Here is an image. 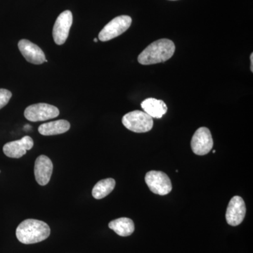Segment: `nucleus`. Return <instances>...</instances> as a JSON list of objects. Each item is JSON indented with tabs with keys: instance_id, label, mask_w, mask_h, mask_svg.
<instances>
[{
	"instance_id": "18",
	"label": "nucleus",
	"mask_w": 253,
	"mask_h": 253,
	"mask_svg": "<svg viewBox=\"0 0 253 253\" xmlns=\"http://www.w3.org/2000/svg\"><path fill=\"white\" fill-rule=\"evenodd\" d=\"M253 54H251V71H253Z\"/></svg>"
},
{
	"instance_id": "20",
	"label": "nucleus",
	"mask_w": 253,
	"mask_h": 253,
	"mask_svg": "<svg viewBox=\"0 0 253 253\" xmlns=\"http://www.w3.org/2000/svg\"><path fill=\"white\" fill-rule=\"evenodd\" d=\"M0 172H1V170H0Z\"/></svg>"
},
{
	"instance_id": "17",
	"label": "nucleus",
	"mask_w": 253,
	"mask_h": 253,
	"mask_svg": "<svg viewBox=\"0 0 253 253\" xmlns=\"http://www.w3.org/2000/svg\"><path fill=\"white\" fill-rule=\"evenodd\" d=\"M12 96L11 91L6 89H0V109L4 108L9 103Z\"/></svg>"
},
{
	"instance_id": "16",
	"label": "nucleus",
	"mask_w": 253,
	"mask_h": 253,
	"mask_svg": "<svg viewBox=\"0 0 253 253\" xmlns=\"http://www.w3.org/2000/svg\"><path fill=\"white\" fill-rule=\"evenodd\" d=\"M116 186V181L112 178L102 179L96 183L92 189V196L95 199H102L111 194Z\"/></svg>"
},
{
	"instance_id": "14",
	"label": "nucleus",
	"mask_w": 253,
	"mask_h": 253,
	"mask_svg": "<svg viewBox=\"0 0 253 253\" xmlns=\"http://www.w3.org/2000/svg\"><path fill=\"white\" fill-rule=\"evenodd\" d=\"M71 124L66 120H59L44 123L38 128L40 134L43 136L57 135L69 130Z\"/></svg>"
},
{
	"instance_id": "2",
	"label": "nucleus",
	"mask_w": 253,
	"mask_h": 253,
	"mask_svg": "<svg viewBox=\"0 0 253 253\" xmlns=\"http://www.w3.org/2000/svg\"><path fill=\"white\" fill-rule=\"evenodd\" d=\"M175 51V44L169 39H161L149 44L138 56L142 65H152L165 62L172 58Z\"/></svg>"
},
{
	"instance_id": "12",
	"label": "nucleus",
	"mask_w": 253,
	"mask_h": 253,
	"mask_svg": "<svg viewBox=\"0 0 253 253\" xmlns=\"http://www.w3.org/2000/svg\"><path fill=\"white\" fill-rule=\"evenodd\" d=\"M53 172V163L47 156L41 155L35 163L34 173L37 182L45 186L49 182Z\"/></svg>"
},
{
	"instance_id": "6",
	"label": "nucleus",
	"mask_w": 253,
	"mask_h": 253,
	"mask_svg": "<svg viewBox=\"0 0 253 253\" xmlns=\"http://www.w3.org/2000/svg\"><path fill=\"white\" fill-rule=\"evenodd\" d=\"M59 116V110L56 106L40 103L28 106L24 111V116L31 122H39L52 119Z\"/></svg>"
},
{
	"instance_id": "19",
	"label": "nucleus",
	"mask_w": 253,
	"mask_h": 253,
	"mask_svg": "<svg viewBox=\"0 0 253 253\" xmlns=\"http://www.w3.org/2000/svg\"><path fill=\"white\" fill-rule=\"evenodd\" d=\"M94 42H98L97 38H94Z\"/></svg>"
},
{
	"instance_id": "15",
	"label": "nucleus",
	"mask_w": 253,
	"mask_h": 253,
	"mask_svg": "<svg viewBox=\"0 0 253 253\" xmlns=\"http://www.w3.org/2000/svg\"><path fill=\"white\" fill-rule=\"evenodd\" d=\"M109 227L118 235L123 237L130 236L134 231V222L131 219L126 217H121L111 221L109 224Z\"/></svg>"
},
{
	"instance_id": "1",
	"label": "nucleus",
	"mask_w": 253,
	"mask_h": 253,
	"mask_svg": "<svg viewBox=\"0 0 253 253\" xmlns=\"http://www.w3.org/2000/svg\"><path fill=\"white\" fill-rule=\"evenodd\" d=\"M51 229L44 221L28 219L23 221L16 229V235L23 244H34L49 237Z\"/></svg>"
},
{
	"instance_id": "3",
	"label": "nucleus",
	"mask_w": 253,
	"mask_h": 253,
	"mask_svg": "<svg viewBox=\"0 0 253 253\" xmlns=\"http://www.w3.org/2000/svg\"><path fill=\"white\" fill-rule=\"evenodd\" d=\"M122 123L129 130L136 133L147 132L154 126L153 118L144 111H134L123 116Z\"/></svg>"
},
{
	"instance_id": "13",
	"label": "nucleus",
	"mask_w": 253,
	"mask_h": 253,
	"mask_svg": "<svg viewBox=\"0 0 253 253\" xmlns=\"http://www.w3.org/2000/svg\"><path fill=\"white\" fill-rule=\"evenodd\" d=\"M141 105L144 112L147 113L152 118L159 119L162 118L168 111L167 105L163 100L149 98L145 99Z\"/></svg>"
},
{
	"instance_id": "9",
	"label": "nucleus",
	"mask_w": 253,
	"mask_h": 253,
	"mask_svg": "<svg viewBox=\"0 0 253 253\" xmlns=\"http://www.w3.org/2000/svg\"><path fill=\"white\" fill-rule=\"evenodd\" d=\"M246 208L244 199L240 196H234L228 205L226 212V222L233 226L241 224L246 216Z\"/></svg>"
},
{
	"instance_id": "10",
	"label": "nucleus",
	"mask_w": 253,
	"mask_h": 253,
	"mask_svg": "<svg viewBox=\"0 0 253 253\" xmlns=\"http://www.w3.org/2000/svg\"><path fill=\"white\" fill-rule=\"evenodd\" d=\"M18 49L28 62L39 65L46 62L45 54L37 44L23 39L18 42Z\"/></svg>"
},
{
	"instance_id": "7",
	"label": "nucleus",
	"mask_w": 253,
	"mask_h": 253,
	"mask_svg": "<svg viewBox=\"0 0 253 253\" xmlns=\"http://www.w3.org/2000/svg\"><path fill=\"white\" fill-rule=\"evenodd\" d=\"M191 149L195 154L204 156L211 152L213 146V139L211 131L207 127H200L193 136Z\"/></svg>"
},
{
	"instance_id": "11",
	"label": "nucleus",
	"mask_w": 253,
	"mask_h": 253,
	"mask_svg": "<svg viewBox=\"0 0 253 253\" xmlns=\"http://www.w3.org/2000/svg\"><path fill=\"white\" fill-rule=\"evenodd\" d=\"M33 146V139L31 136H26L19 140L6 143L3 147V152L8 157L20 158L26 155L27 151L31 150Z\"/></svg>"
},
{
	"instance_id": "5",
	"label": "nucleus",
	"mask_w": 253,
	"mask_h": 253,
	"mask_svg": "<svg viewBox=\"0 0 253 253\" xmlns=\"http://www.w3.org/2000/svg\"><path fill=\"white\" fill-rule=\"evenodd\" d=\"M145 181L148 187L155 194L166 196L172 191L170 179L166 173L161 171H150L145 176Z\"/></svg>"
},
{
	"instance_id": "8",
	"label": "nucleus",
	"mask_w": 253,
	"mask_h": 253,
	"mask_svg": "<svg viewBox=\"0 0 253 253\" xmlns=\"http://www.w3.org/2000/svg\"><path fill=\"white\" fill-rule=\"evenodd\" d=\"M72 24L73 14L69 10L63 11L58 16L52 32L53 38L56 44L61 45L66 42Z\"/></svg>"
},
{
	"instance_id": "4",
	"label": "nucleus",
	"mask_w": 253,
	"mask_h": 253,
	"mask_svg": "<svg viewBox=\"0 0 253 253\" xmlns=\"http://www.w3.org/2000/svg\"><path fill=\"white\" fill-rule=\"evenodd\" d=\"M130 16H117L113 18L108 24L104 26L99 34V40L101 42H106L114 39L121 36L130 27L131 24Z\"/></svg>"
}]
</instances>
